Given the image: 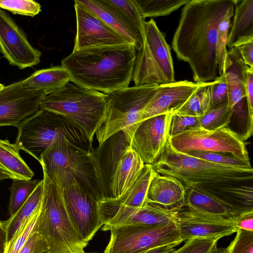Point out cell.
I'll return each mask as SVG.
<instances>
[{
    "mask_svg": "<svg viewBox=\"0 0 253 253\" xmlns=\"http://www.w3.org/2000/svg\"><path fill=\"white\" fill-rule=\"evenodd\" d=\"M175 223L184 241L194 238L219 240L236 233L234 219L205 212L184 206L177 212Z\"/></svg>",
    "mask_w": 253,
    "mask_h": 253,
    "instance_id": "14",
    "label": "cell"
},
{
    "mask_svg": "<svg viewBox=\"0 0 253 253\" xmlns=\"http://www.w3.org/2000/svg\"><path fill=\"white\" fill-rule=\"evenodd\" d=\"M49 251L48 245L38 232L34 231L19 253H45Z\"/></svg>",
    "mask_w": 253,
    "mask_h": 253,
    "instance_id": "45",
    "label": "cell"
},
{
    "mask_svg": "<svg viewBox=\"0 0 253 253\" xmlns=\"http://www.w3.org/2000/svg\"><path fill=\"white\" fill-rule=\"evenodd\" d=\"M17 128L14 144L40 163L43 153L60 133L88 153L93 149L92 142L79 127L66 118L47 110L39 109L25 119Z\"/></svg>",
    "mask_w": 253,
    "mask_h": 253,
    "instance_id": "6",
    "label": "cell"
},
{
    "mask_svg": "<svg viewBox=\"0 0 253 253\" xmlns=\"http://www.w3.org/2000/svg\"></svg>",
    "mask_w": 253,
    "mask_h": 253,
    "instance_id": "54",
    "label": "cell"
},
{
    "mask_svg": "<svg viewBox=\"0 0 253 253\" xmlns=\"http://www.w3.org/2000/svg\"><path fill=\"white\" fill-rule=\"evenodd\" d=\"M131 140L128 133L120 130L89 153L98 179L100 201L113 199V178L121 159L131 148Z\"/></svg>",
    "mask_w": 253,
    "mask_h": 253,
    "instance_id": "13",
    "label": "cell"
},
{
    "mask_svg": "<svg viewBox=\"0 0 253 253\" xmlns=\"http://www.w3.org/2000/svg\"><path fill=\"white\" fill-rule=\"evenodd\" d=\"M46 94L26 87L22 80L7 85L0 91V126L18 127L27 118L39 110Z\"/></svg>",
    "mask_w": 253,
    "mask_h": 253,
    "instance_id": "15",
    "label": "cell"
},
{
    "mask_svg": "<svg viewBox=\"0 0 253 253\" xmlns=\"http://www.w3.org/2000/svg\"><path fill=\"white\" fill-rule=\"evenodd\" d=\"M228 92L223 73L213 81L210 110L228 103Z\"/></svg>",
    "mask_w": 253,
    "mask_h": 253,
    "instance_id": "44",
    "label": "cell"
},
{
    "mask_svg": "<svg viewBox=\"0 0 253 253\" xmlns=\"http://www.w3.org/2000/svg\"><path fill=\"white\" fill-rule=\"evenodd\" d=\"M0 8L14 14L34 17L41 11V4L33 0H0Z\"/></svg>",
    "mask_w": 253,
    "mask_h": 253,
    "instance_id": "37",
    "label": "cell"
},
{
    "mask_svg": "<svg viewBox=\"0 0 253 253\" xmlns=\"http://www.w3.org/2000/svg\"><path fill=\"white\" fill-rule=\"evenodd\" d=\"M233 16L227 42L229 49L238 39L253 37V0H235Z\"/></svg>",
    "mask_w": 253,
    "mask_h": 253,
    "instance_id": "27",
    "label": "cell"
},
{
    "mask_svg": "<svg viewBox=\"0 0 253 253\" xmlns=\"http://www.w3.org/2000/svg\"><path fill=\"white\" fill-rule=\"evenodd\" d=\"M234 47L237 49L245 64L253 68V37L238 39Z\"/></svg>",
    "mask_w": 253,
    "mask_h": 253,
    "instance_id": "46",
    "label": "cell"
},
{
    "mask_svg": "<svg viewBox=\"0 0 253 253\" xmlns=\"http://www.w3.org/2000/svg\"><path fill=\"white\" fill-rule=\"evenodd\" d=\"M223 249L219 248L216 244L212 249L210 253H223Z\"/></svg>",
    "mask_w": 253,
    "mask_h": 253,
    "instance_id": "51",
    "label": "cell"
},
{
    "mask_svg": "<svg viewBox=\"0 0 253 253\" xmlns=\"http://www.w3.org/2000/svg\"><path fill=\"white\" fill-rule=\"evenodd\" d=\"M49 253V252H46V253Z\"/></svg>",
    "mask_w": 253,
    "mask_h": 253,
    "instance_id": "53",
    "label": "cell"
},
{
    "mask_svg": "<svg viewBox=\"0 0 253 253\" xmlns=\"http://www.w3.org/2000/svg\"><path fill=\"white\" fill-rule=\"evenodd\" d=\"M185 206L208 213L234 219L239 214L231 207L194 189L186 191Z\"/></svg>",
    "mask_w": 253,
    "mask_h": 253,
    "instance_id": "29",
    "label": "cell"
},
{
    "mask_svg": "<svg viewBox=\"0 0 253 253\" xmlns=\"http://www.w3.org/2000/svg\"><path fill=\"white\" fill-rule=\"evenodd\" d=\"M181 242H174L169 244L157 247L147 250L143 253H170Z\"/></svg>",
    "mask_w": 253,
    "mask_h": 253,
    "instance_id": "48",
    "label": "cell"
},
{
    "mask_svg": "<svg viewBox=\"0 0 253 253\" xmlns=\"http://www.w3.org/2000/svg\"><path fill=\"white\" fill-rule=\"evenodd\" d=\"M233 112V109L229 108L227 104L212 109L204 116L199 117V127L208 130H214L228 126Z\"/></svg>",
    "mask_w": 253,
    "mask_h": 253,
    "instance_id": "35",
    "label": "cell"
},
{
    "mask_svg": "<svg viewBox=\"0 0 253 253\" xmlns=\"http://www.w3.org/2000/svg\"><path fill=\"white\" fill-rule=\"evenodd\" d=\"M185 189L180 181L154 170L146 194V202L169 210H179L185 205Z\"/></svg>",
    "mask_w": 253,
    "mask_h": 253,
    "instance_id": "23",
    "label": "cell"
},
{
    "mask_svg": "<svg viewBox=\"0 0 253 253\" xmlns=\"http://www.w3.org/2000/svg\"><path fill=\"white\" fill-rule=\"evenodd\" d=\"M236 233L223 253H253V231L238 229Z\"/></svg>",
    "mask_w": 253,
    "mask_h": 253,
    "instance_id": "38",
    "label": "cell"
},
{
    "mask_svg": "<svg viewBox=\"0 0 253 253\" xmlns=\"http://www.w3.org/2000/svg\"><path fill=\"white\" fill-rule=\"evenodd\" d=\"M144 165L131 148L123 156L113 178V199L120 197L131 187Z\"/></svg>",
    "mask_w": 253,
    "mask_h": 253,
    "instance_id": "25",
    "label": "cell"
},
{
    "mask_svg": "<svg viewBox=\"0 0 253 253\" xmlns=\"http://www.w3.org/2000/svg\"><path fill=\"white\" fill-rule=\"evenodd\" d=\"M186 241L181 247L174 249L170 253H210L218 240L194 238Z\"/></svg>",
    "mask_w": 253,
    "mask_h": 253,
    "instance_id": "41",
    "label": "cell"
},
{
    "mask_svg": "<svg viewBox=\"0 0 253 253\" xmlns=\"http://www.w3.org/2000/svg\"><path fill=\"white\" fill-rule=\"evenodd\" d=\"M141 16H167L186 4L189 0H134Z\"/></svg>",
    "mask_w": 253,
    "mask_h": 253,
    "instance_id": "32",
    "label": "cell"
},
{
    "mask_svg": "<svg viewBox=\"0 0 253 253\" xmlns=\"http://www.w3.org/2000/svg\"><path fill=\"white\" fill-rule=\"evenodd\" d=\"M154 172L151 165L145 164L134 184L116 199L98 202L100 216L103 222L117 211L141 207L145 202L149 185Z\"/></svg>",
    "mask_w": 253,
    "mask_h": 253,
    "instance_id": "22",
    "label": "cell"
},
{
    "mask_svg": "<svg viewBox=\"0 0 253 253\" xmlns=\"http://www.w3.org/2000/svg\"><path fill=\"white\" fill-rule=\"evenodd\" d=\"M234 220L238 229L253 231V211L241 213Z\"/></svg>",
    "mask_w": 253,
    "mask_h": 253,
    "instance_id": "47",
    "label": "cell"
},
{
    "mask_svg": "<svg viewBox=\"0 0 253 253\" xmlns=\"http://www.w3.org/2000/svg\"><path fill=\"white\" fill-rule=\"evenodd\" d=\"M43 193L35 226L44 239L50 253H85L87 244L74 228L67 211L60 187L43 171Z\"/></svg>",
    "mask_w": 253,
    "mask_h": 253,
    "instance_id": "5",
    "label": "cell"
},
{
    "mask_svg": "<svg viewBox=\"0 0 253 253\" xmlns=\"http://www.w3.org/2000/svg\"><path fill=\"white\" fill-rule=\"evenodd\" d=\"M22 82L26 87L43 91L47 95L63 87L70 82V78L60 65L37 70Z\"/></svg>",
    "mask_w": 253,
    "mask_h": 253,
    "instance_id": "26",
    "label": "cell"
},
{
    "mask_svg": "<svg viewBox=\"0 0 253 253\" xmlns=\"http://www.w3.org/2000/svg\"><path fill=\"white\" fill-rule=\"evenodd\" d=\"M48 177L62 171L71 173L97 201L100 200L98 179L89 153L72 143L62 133L51 142L40 163Z\"/></svg>",
    "mask_w": 253,
    "mask_h": 253,
    "instance_id": "9",
    "label": "cell"
},
{
    "mask_svg": "<svg viewBox=\"0 0 253 253\" xmlns=\"http://www.w3.org/2000/svg\"><path fill=\"white\" fill-rule=\"evenodd\" d=\"M91 11L111 29L133 45L137 51L140 49L144 35L134 26L108 0H76Z\"/></svg>",
    "mask_w": 253,
    "mask_h": 253,
    "instance_id": "21",
    "label": "cell"
},
{
    "mask_svg": "<svg viewBox=\"0 0 253 253\" xmlns=\"http://www.w3.org/2000/svg\"><path fill=\"white\" fill-rule=\"evenodd\" d=\"M246 98L248 106V119L246 133L244 139H246L253 134V68H249L246 71L245 83Z\"/></svg>",
    "mask_w": 253,
    "mask_h": 253,
    "instance_id": "43",
    "label": "cell"
},
{
    "mask_svg": "<svg viewBox=\"0 0 253 253\" xmlns=\"http://www.w3.org/2000/svg\"><path fill=\"white\" fill-rule=\"evenodd\" d=\"M158 87L155 85H134L105 94L106 118L95 133L99 144L120 130L125 131L132 138L141 122L143 110Z\"/></svg>",
    "mask_w": 253,
    "mask_h": 253,
    "instance_id": "7",
    "label": "cell"
},
{
    "mask_svg": "<svg viewBox=\"0 0 253 253\" xmlns=\"http://www.w3.org/2000/svg\"><path fill=\"white\" fill-rule=\"evenodd\" d=\"M6 243V230L4 221L0 220V253H3Z\"/></svg>",
    "mask_w": 253,
    "mask_h": 253,
    "instance_id": "49",
    "label": "cell"
},
{
    "mask_svg": "<svg viewBox=\"0 0 253 253\" xmlns=\"http://www.w3.org/2000/svg\"><path fill=\"white\" fill-rule=\"evenodd\" d=\"M179 210H169L145 201L140 208L117 211L104 222L103 230L107 231L111 227L120 225H167L175 222L176 214Z\"/></svg>",
    "mask_w": 253,
    "mask_h": 253,
    "instance_id": "19",
    "label": "cell"
},
{
    "mask_svg": "<svg viewBox=\"0 0 253 253\" xmlns=\"http://www.w3.org/2000/svg\"><path fill=\"white\" fill-rule=\"evenodd\" d=\"M43 179L39 181L33 193L17 212L4 223L8 246L18 236L28 219L41 205L43 193Z\"/></svg>",
    "mask_w": 253,
    "mask_h": 253,
    "instance_id": "28",
    "label": "cell"
},
{
    "mask_svg": "<svg viewBox=\"0 0 253 253\" xmlns=\"http://www.w3.org/2000/svg\"><path fill=\"white\" fill-rule=\"evenodd\" d=\"M143 45L137 51L131 80L134 85L159 86L175 81L170 48L151 19L145 21Z\"/></svg>",
    "mask_w": 253,
    "mask_h": 253,
    "instance_id": "8",
    "label": "cell"
},
{
    "mask_svg": "<svg viewBox=\"0 0 253 253\" xmlns=\"http://www.w3.org/2000/svg\"><path fill=\"white\" fill-rule=\"evenodd\" d=\"M249 68L236 48L233 47L227 51L223 73L228 92L227 106L230 109L246 97L245 83Z\"/></svg>",
    "mask_w": 253,
    "mask_h": 253,
    "instance_id": "24",
    "label": "cell"
},
{
    "mask_svg": "<svg viewBox=\"0 0 253 253\" xmlns=\"http://www.w3.org/2000/svg\"><path fill=\"white\" fill-rule=\"evenodd\" d=\"M0 51L10 65L20 69L37 65L41 61V51L30 44L25 33L1 8Z\"/></svg>",
    "mask_w": 253,
    "mask_h": 253,
    "instance_id": "16",
    "label": "cell"
},
{
    "mask_svg": "<svg viewBox=\"0 0 253 253\" xmlns=\"http://www.w3.org/2000/svg\"><path fill=\"white\" fill-rule=\"evenodd\" d=\"M173 177L185 191L194 189L232 208L239 214L253 211V169L216 164L175 151L168 139L163 153L151 165Z\"/></svg>",
    "mask_w": 253,
    "mask_h": 253,
    "instance_id": "1",
    "label": "cell"
},
{
    "mask_svg": "<svg viewBox=\"0 0 253 253\" xmlns=\"http://www.w3.org/2000/svg\"><path fill=\"white\" fill-rule=\"evenodd\" d=\"M201 83L184 80L159 85L153 97L143 110L141 122L177 109L190 97Z\"/></svg>",
    "mask_w": 253,
    "mask_h": 253,
    "instance_id": "20",
    "label": "cell"
},
{
    "mask_svg": "<svg viewBox=\"0 0 253 253\" xmlns=\"http://www.w3.org/2000/svg\"><path fill=\"white\" fill-rule=\"evenodd\" d=\"M235 0H189L181 11L171 47L177 57L187 62L196 83L218 77V27Z\"/></svg>",
    "mask_w": 253,
    "mask_h": 253,
    "instance_id": "2",
    "label": "cell"
},
{
    "mask_svg": "<svg viewBox=\"0 0 253 253\" xmlns=\"http://www.w3.org/2000/svg\"><path fill=\"white\" fill-rule=\"evenodd\" d=\"M144 35L145 19L141 15L134 0H108Z\"/></svg>",
    "mask_w": 253,
    "mask_h": 253,
    "instance_id": "36",
    "label": "cell"
},
{
    "mask_svg": "<svg viewBox=\"0 0 253 253\" xmlns=\"http://www.w3.org/2000/svg\"><path fill=\"white\" fill-rule=\"evenodd\" d=\"M186 154L209 162L226 166L239 167H246L251 166V164L243 162L233 155L228 154L192 151Z\"/></svg>",
    "mask_w": 253,
    "mask_h": 253,
    "instance_id": "40",
    "label": "cell"
},
{
    "mask_svg": "<svg viewBox=\"0 0 253 253\" xmlns=\"http://www.w3.org/2000/svg\"><path fill=\"white\" fill-rule=\"evenodd\" d=\"M169 139L173 149L187 154L192 151L230 154L251 164L249 153L242 135L224 126L214 130L201 127L192 128Z\"/></svg>",
    "mask_w": 253,
    "mask_h": 253,
    "instance_id": "11",
    "label": "cell"
},
{
    "mask_svg": "<svg viewBox=\"0 0 253 253\" xmlns=\"http://www.w3.org/2000/svg\"><path fill=\"white\" fill-rule=\"evenodd\" d=\"M48 178L60 187L70 219L82 240L88 245L103 225L98 201L67 171Z\"/></svg>",
    "mask_w": 253,
    "mask_h": 253,
    "instance_id": "10",
    "label": "cell"
},
{
    "mask_svg": "<svg viewBox=\"0 0 253 253\" xmlns=\"http://www.w3.org/2000/svg\"><path fill=\"white\" fill-rule=\"evenodd\" d=\"M4 87L5 86L3 84L0 83V91L2 90Z\"/></svg>",
    "mask_w": 253,
    "mask_h": 253,
    "instance_id": "52",
    "label": "cell"
},
{
    "mask_svg": "<svg viewBox=\"0 0 253 253\" xmlns=\"http://www.w3.org/2000/svg\"><path fill=\"white\" fill-rule=\"evenodd\" d=\"M39 180L15 179L9 189L10 195L8 206L10 217L14 215L26 202L38 185Z\"/></svg>",
    "mask_w": 253,
    "mask_h": 253,
    "instance_id": "33",
    "label": "cell"
},
{
    "mask_svg": "<svg viewBox=\"0 0 253 253\" xmlns=\"http://www.w3.org/2000/svg\"><path fill=\"white\" fill-rule=\"evenodd\" d=\"M74 3L76 35L73 50L128 43L95 14L76 0Z\"/></svg>",
    "mask_w": 253,
    "mask_h": 253,
    "instance_id": "18",
    "label": "cell"
},
{
    "mask_svg": "<svg viewBox=\"0 0 253 253\" xmlns=\"http://www.w3.org/2000/svg\"><path fill=\"white\" fill-rule=\"evenodd\" d=\"M6 179L13 180L17 178L10 172L0 167V182Z\"/></svg>",
    "mask_w": 253,
    "mask_h": 253,
    "instance_id": "50",
    "label": "cell"
},
{
    "mask_svg": "<svg viewBox=\"0 0 253 253\" xmlns=\"http://www.w3.org/2000/svg\"><path fill=\"white\" fill-rule=\"evenodd\" d=\"M235 4L231 6L219 24L216 46L218 73L220 76L223 71L224 64L227 52V42L231 25V19L233 16Z\"/></svg>",
    "mask_w": 253,
    "mask_h": 253,
    "instance_id": "34",
    "label": "cell"
},
{
    "mask_svg": "<svg viewBox=\"0 0 253 253\" xmlns=\"http://www.w3.org/2000/svg\"><path fill=\"white\" fill-rule=\"evenodd\" d=\"M199 127V117L171 112L169 136L178 134L192 128Z\"/></svg>",
    "mask_w": 253,
    "mask_h": 253,
    "instance_id": "42",
    "label": "cell"
},
{
    "mask_svg": "<svg viewBox=\"0 0 253 253\" xmlns=\"http://www.w3.org/2000/svg\"><path fill=\"white\" fill-rule=\"evenodd\" d=\"M40 208L41 205L26 221L18 236L8 246L5 248L3 253H19L30 236L35 230Z\"/></svg>",
    "mask_w": 253,
    "mask_h": 253,
    "instance_id": "39",
    "label": "cell"
},
{
    "mask_svg": "<svg viewBox=\"0 0 253 253\" xmlns=\"http://www.w3.org/2000/svg\"><path fill=\"white\" fill-rule=\"evenodd\" d=\"M19 151L20 149L14 143L0 138V167L17 179H32L34 173L21 158Z\"/></svg>",
    "mask_w": 253,
    "mask_h": 253,
    "instance_id": "30",
    "label": "cell"
},
{
    "mask_svg": "<svg viewBox=\"0 0 253 253\" xmlns=\"http://www.w3.org/2000/svg\"><path fill=\"white\" fill-rule=\"evenodd\" d=\"M171 112L142 121L131 138V148L144 164L152 165L165 150L169 137Z\"/></svg>",
    "mask_w": 253,
    "mask_h": 253,
    "instance_id": "17",
    "label": "cell"
},
{
    "mask_svg": "<svg viewBox=\"0 0 253 253\" xmlns=\"http://www.w3.org/2000/svg\"><path fill=\"white\" fill-rule=\"evenodd\" d=\"M104 253H143L161 246L184 241L173 222L158 226L127 225L112 226Z\"/></svg>",
    "mask_w": 253,
    "mask_h": 253,
    "instance_id": "12",
    "label": "cell"
},
{
    "mask_svg": "<svg viewBox=\"0 0 253 253\" xmlns=\"http://www.w3.org/2000/svg\"><path fill=\"white\" fill-rule=\"evenodd\" d=\"M212 84L213 81L202 83L183 105L171 112L196 117L204 116L210 110Z\"/></svg>",
    "mask_w": 253,
    "mask_h": 253,
    "instance_id": "31",
    "label": "cell"
},
{
    "mask_svg": "<svg viewBox=\"0 0 253 253\" xmlns=\"http://www.w3.org/2000/svg\"><path fill=\"white\" fill-rule=\"evenodd\" d=\"M106 108L105 93L70 82L45 95L39 104V109L60 115L71 121L92 142L106 118Z\"/></svg>",
    "mask_w": 253,
    "mask_h": 253,
    "instance_id": "4",
    "label": "cell"
},
{
    "mask_svg": "<svg viewBox=\"0 0 253 253\" xmlns=\"http://www.w3.org/2000/svg\"><path fill=\"white\" fill-rule=\"evenodd\" d=\"M136 51L128 43L73 50L61 66L73 84L107 94L128 86Z\"/></svg>",
    "mask_w": 253,
    "mask_h": 253,
    "instance_id": "3",
    "label": "cell"
}]
</instances>
